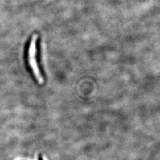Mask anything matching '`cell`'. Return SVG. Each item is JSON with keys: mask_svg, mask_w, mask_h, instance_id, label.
I'll use <instances>...</instances> for the list:
<instances>
[{"mask_svg": "<svg viewBox=\"0 0 160 160\" xmlns=\"http://www.w3.org/2000/svg\"><path fill=\"white\" fill-rule=\"evenodd\" d=\"M38 35H34L32 37L28 50V63L31 68L33 73L39 84L44 83V79L42 77V73L40 72L38 62H37V41H38Z\"/></svg>", "mask_w": 160, "mask_h": 160, "instance_id": "obj_1", "label": "cell"}]
</instances>
